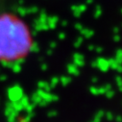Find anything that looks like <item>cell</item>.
Masks as SVG:
<instances>
[{
	"mask_svg": "<svg viewBox=\"0 0 122 122\" xmlns=\"http://www.w3.org/2000/svg\"><path fill=\"white\" fill-rule=\"evenodd\" d=\"M30 35L24 24L11 15L0 16V60H15L30 47Z\"/></svg>",
	"mask_w": 122,
	"mask_h": 122,
	"instance_id": "1",
	"label": "cell"
}]
</instances>
